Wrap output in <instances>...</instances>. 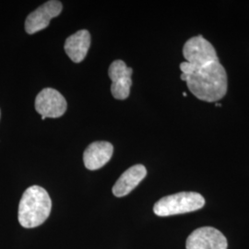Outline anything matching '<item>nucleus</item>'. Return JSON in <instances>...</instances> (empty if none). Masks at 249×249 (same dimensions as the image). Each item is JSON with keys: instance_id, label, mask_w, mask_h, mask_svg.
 Listing matches in <instances>:
<instances>
[{"instance_id": "f257e3e1", "label": "nucleus", "mask_w": 249, "mask_h": 249, "mask_svg": "<svg viewBox=\"0 0 249 249\" xmlns=\"http://www.w3.org/2000/svg\"><path fill=\"white\" fill-rule=\"evenodd\" d=\"M181 80L196 98L208 103L217 102L227 91V74L219 61L204 66H193L187 62L180 64Z\"/></svg>"}, {"instance_id": "f03ea898", "label": "nucleus", "mask_w": 249, "mask_h": 249, "mask_svg": "<svg viewBox=\"0 0 249 249\" xmlns=\"http://www.w3.org/2000/svg\"><path fill=\"white\" fill-rule=\"evenodd\" d=\"M52 209V201L45 188H27L18 204V223L24 228H36L45 223Z\"/></svg>"}, {"instance_id": "7ed1b4c3", "label": "nucleus", "mask_w": 249, "mask_h": 249, "mask_svg": "<svg viewBox=\"0 0 249 249\" xmlns=\"http://www.w3.org/2000/svg\"><path fill=\"white\" fill-rule=\"evenodd\" d=\"M204 205V197L199 193L180 192L160 198L154 205L153 212L157 216L165 217L196 212Z\"/></svg>"}, {"instance_id": "20e7f679", "label": "nucleus", "mask_w": 249, "mask_h": 249, "mask_svg": "<svg viewBox=\"0 0 249 249\" xmlns=\"http://www.w3.org/2000/svg\"><path fill=\"white\" fill-rule=\"evenodd\" d=\"M183 54L187 63L196 67L219 61L213 45L201 36L192 37L187 41Z\"/></svg>"}, {"instance_id": "39448f33", "label": "nucleus", "mask_w": 249, "mask_h": 249, "mask_svg": "<svg viewBox=\"0 0 249 249\" xmlns=\"http://www.w3.org/2000/svg\"><path fill=\"white\" fill-rule=\"evenodd\" d=\"M68 104L62 94L52 88L42 89L36 99V110L45 118H57L62 116L67 111Z\"/></svg>"}, {"instance_id": "423d86ee", "label": "nucleus", "mask_w": 249, "mask_h": 249, "mask_svg": "<svg viewBox=\"0 0 249 249\" xmlns=\"http://www.w3.org/2000/svg\"><path fill=\"white\" fill-rule=\"evenodd\" d=\"M62 3L60 1L51 0L40 6L30 13L25 20V31L29 35H34L49 25L52 18L57 17L62 11Z\"/></svg>"}, {"instance_id": "0eeeda50", "label": "nucleus", "mask_w": 249, "mask_h": 249, "mask_svg": "<svg viewBox=\"0 0 249 249\" xmlns=\"http://www.w3.org/2000/svg\"><path fill=\"white\" fill-rule=\"evenodd\" d=\"M187 249H227L226 237L213 227H201L187 237Z\"/></svg>"}, {"instance_id": "6e6552de", "label": "nucleus", "mask_w": 249, "mask_h": 249, "mask_svg": "<svg viewBox=\"0 0 249 249\" xmlns=\"http://www.w3.org/2000/svg\"><path fill=\"white\" fill-rule=\"evenodd\" d=\"M132 73L133 70L128 68L122 60H115L110 65L108 75L112 80L111 92L114 98L124 100L129 96Z\"/></svg>"}, {"instance_id": "1a4fd4ad", "label": "nucleus", "mask_w": 249, "mask_h": 249, "mask_svg": "<svg viewBox=\"0 0 249 249\" xmlns=\"http://www.w3.org/2000/svg\"><path fill=\"white\" fill-rule=\"evenodd\" d=\"M114 146L107 142L90 143L83 153V161L87 169L94 171L102 168L113 156Z\"/></svg>"}, {"instance_id": "9d476101", "label": "nucleus", "mask_w": 249, "mask_h": 249, "mask_svg": "<svg viewBox=\"0 0 249 249\" xmlns=\"http://www.w3.org/2000/svg\"><path fill=\"white\" fill-rule=\"evenodd\" d=\"M147 176V170L142 164H136L124 172L113 187V194L117 197L128 195Z\"/></svg>"}, {"instance_id": "9b49d317", "label": "nucleus", "mask_w": 249, "mask_h": 249, "mask_svg": "<svg viewBox=\"0 0 249 249\" xmlns=\"http://www.w3.org/2000/svg\"><path fill=\"white\" fill-rule=\"evenodd\" d=\"M90 45V35L87 30H80L70 36L64 45L68 56L74 63H80L87 55Z\"/></svg>"}, {"instance_id": "f8f14e48", "label": "nucleus", "mask_w": 249, "mask_h": 249, "mask_svg": "<svg viewBox=\"0 0 249 249\" xmlns=\"http://www.w3.org/2000/svg\"><path fill=\"white\" fill-rule=\"evenodd\" d=\"M216 107H222L221 104H216Z\"/></svg>"}, {"instance_id": "ddd939ff", "label": "nucleus", "mask_w": 249, "mask_h": 249, "mask_svg": "<svg viewBox=\"0 0 249 249\" xmlns=\"http://www.w3.org/2000/svg\"><path fill=\"white\" fill-rule=\"evenodd\" d=\"M0 117H1V111H0Z\"/></svg>"}]
</instances>
